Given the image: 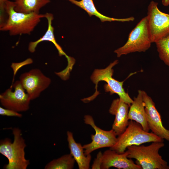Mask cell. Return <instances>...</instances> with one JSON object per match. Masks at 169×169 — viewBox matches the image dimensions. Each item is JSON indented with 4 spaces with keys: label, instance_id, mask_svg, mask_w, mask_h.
Wrapping results in <instances>:
<instances>
[{
    "label": "cell",
    "instance_id": "cell-1",
    "mask_svg": "<svg viewBox=\"0 0 169 169\" xmlns=\"http://www.w3.org/2000/svg\"><path fill=\"white\" fill-rule=\"evenodd\" d=\"M5 18L0 23V30L8 31L11 36L30 34L41 19L46 16L45 14L25 13L16 11L13 1L9 0L5 2Z\"/></svg>",
    "mask_w": 169,
    "mask_h": 169
},
{
    "label": "cell",
    "instance_id": "cell-2",
    "mask_svg": "<svg viewBox=\"0 0 169 169\" xmlns=\"http://www.w3.org/2000/svg\"><path fill=\"white\" fill-rule=\"evenodd\" d=\"M163 142H153L147 146L133 145L127 148L128 158L136 160L142 169H169L167 162L159 154Z\"/></svg>",
    "mask_w": 169,
    "mask_h": 169
},
{
    "label": "cell",
    "instance_id": "cell-3",
    "mask_svg": "<svg viewBox=\"0 0 169 169\" xmlns=\"http://www.w3.org/2000/svg\"><path fill=\"white\" fill-rule=\"evenodd\" d=\"M14 141L7 138L0 141V153L8 159V163L5 165L6 169H26L30 164L25 157L24 149L26 146L22 136L21 130L14 128L13 130Z\"/></svg>",
    "mask_w": 169,
    "mask_h": 169
},
{
    "label": "cell",
    "instance_id": "cell-4",
    "mask_svg": "<svg viewBox=\"0 0 169 169\" xmlns=\"http://www.w3.org/2000/svg\"><path fill=\"white\" fill-rule=\"evenodd\" d=\"M118 63L117 60L111 63L106 68L102 69H95L91 75L90 78L95 84V91L91 96L82 100L84 102H90L94 99L100 94L97 90V85L99 82L103 81L106 82L104 85V89L106 92H109L110 95L116 94L119 98L130 106L133 102L128 94L123 87L124 81H119L112 77L114 70L113 67Z\"/></svg>",
    "mask_w": 169,
    "mask_h": 169
},
{
    "label": "cell",
    "instance_id": "cell-5",
    "mask_svg": "<svg viewBox=\"0 0 169 169\" xmlns=\"http://www.w3.org/2000/svg\"><path fill=\"white\" fill-rule=\"evenodd\" d=\"M163 140L152 132L145 131L139 123L130 120L125 130L118 136L116 143L110 149L118 153H122L131 146H139L153 142H163Z\"/></svg>",
    "mask_w": 169,
    "mask_h": 169
},
{
    "label": "cell",
    "instance_id": "cell-6",
    "mask_svg": "<svg viewBox=\"0 0 169 169\" xmlns=\"http://www.w3.org/2000/svg\"><path fill=\"white\" fill-rule=\"evenodd\" d=\"M151 43L146 16L131 31L125 44L114 52L118 57L136 52H145L150 47Z\"/></svg>",
    "mask_w": 169,
    "mask_h": 169
},
{
    "label": "cell",
    "instance_id": "cell-7",
    "mask_svg": "<svg viewBox=\"0 0 169 169\" xmlns=\"http://www.w3.org/2000/svg\"><path fill=\"white\" fill-rule=\"evenodd\" d=\"M158 4L152 1L148 6L146 16L152 43L169 34V14L159 10Z\"/></svg>",
    "mask_w": 169,
    "mask_h": 169
},
{
    "label": "cell",
    "instance_id": "cell-8",
    "mask_svg": "<svg viewBox=\"0 0 169 169\" xmlns=\"http://www.w3.org/2000/svg\"><path fill=\"white\" fill-rule=\"evenodd\" d=\"M31 100L19 80L0 95L1 104L4 108L18 112L28 110Z\"/></svg>",
    "mask_w": 169,
    "mask_h": 169
},
{
    "label": "cell",
    "instance_id": "cell-9",
    "mask_svg": "<svg viewBox=\"0 0 169 169\" xmlns=\"http://www.w3.org/2000/svg\"><path fill=\"white\" fill-rule=\"evenodd\" d=\"M84 120L85 124L90 125L95 131V134L91 135L92 141L83 146L86 156L98 149L110 148L115 144L117 136L113 130L106 131L98 127L95 124L92 117L90 115H85Z\"/></svg>",
    "mask_w": 169,
    "mask_h": 169
},
{
    "label": "cell",
    "instance_id": "cell-10",
    "mask_svg": "<svg viewBox=\"0 0 169 169\" xmlns=\"http://www.w3.org/2000/svg\"><path fill=\"white\" fill-rule=\"evenodd\" d=\"M19 79L31 100L38 97L40 93L49 86L51 82V79L37 69H32L22 74Z\"/></svg>",
    "mask_w": 169,
    "mask_h": 169
},
{
    "label": "cell",
    "instance_id": "cell-11",
    "mask_svg": "<svg viewBox=\"0 0 169 169\" xmlns=\"http://www.w3.org/2000/svg\"><path fill=\"white\" fill-rule=\"evenodd\" d=\"M147 124L150 130L157 136L169 142V130L163 125L160 114L151 98L141 90Z\"/></svg>",
    "mask_w": 169,
    "mask_h": 169
},
{
    "label": "cell",
    "instance_id": "cell-12",
    "mask_svg": "<svg viewBox=\"0 0 169 169\" xmlns=\"http://www.w3.org/2000/svg\"><path fill=\"white\" fill-rule=\"evenodd\" d=\"M128 154L127 151L118 153L110 149L106 150L102 153L100 169H108L114 167L119 169H141L140 166L128 157Z\"/></svg>",
    "mask_w": 169,
    "mask_h": 169
},
{
    "label": "cell",
    "instance_id": "cell-13",
    "mask_svg": "<svg viewBox=\"0 0 169 169\" xmlns=\"http://www.w3.org/2000/svg\"><path fill=\"white\" fill-rule=\"evenodd\" d=\"M45 17L48 20V27L47 31L44 35L37 40L30 42L28 44V50L32 53H34L38 45L40 42L44 41H50L54 45L57 49L60 56H64L67 59L68 65L63 72L66 74H70L74 64L75 60L72 57L68 56L63 50L61 47L57 42L54 34V28L52 26V21L54 19L53 15L50 13H46Z\"/></svg>",
    "mask_w": 169,
    "mask_h": 169
},
{
    "label": "cell",
    "instance_id": "cell-14",
    "mask_svg": "<svg viewBox=\"0 0 169 169\" xmlns=\"http://www.w3.org/2000/svg\"><path fill=\"white\" fill-rule=\"evenodd\" d=\"M130 107L120 98L114 100L111 103L109 111L110 114L115 116L112 129L117 136L123 133L128 125Z\"/></svg>",
    "mask_w": 169,
    "mask_h": 169
},
{
    "label": "cell",
    "instance_id": "cell-15",
    "mask_svg": "<svg viewBox=\"0 0 169 169\" xmlns=\"http://www.w3.org/2000/svg\"><path fill=\"white\" fill-rule=\"evenodd\" d=\"M128 119L129 120H133L140 124L146 131L149 132L150 130L141 90L138 91L137 96L134 98L133 102L130 106Z\"/></svg>",
    "mask_w": 169,
    "mask_h": 169
},
{
    "label": "cell",
    "instance_id": "cell-16",
    "mask_svg": "<svg viewBox=\"0 0 169 169\" xmlns=\"http://www.w3.org/2000/svg\"><path fill=\"white\" fill-rule=\"evenodd\" d=\"M67 140L70 154L77 162L79 169L90 168L91 156L90 154L86 156L83 146L80 143L76 142L74 138L72 132L67 131Z\"/></svg>",
    "mask_w": 169,
    "mask_h": 169
},
{
    "label": "cell",
    "instance_id": "cell-17",
    "mask_svg": "<svg viewBox=\"0 0 169 169\" xmlns=\"http://www.w3.org/2000/svg\"><path fill=\"white\" fill-rule=\"evenodd\" d=\"M85 10L91 17L95 15L99 18L102 22L105 21H119L121 22L133 21L135 18L131 17L125 18H116L106 16L100 13L97 10L93 3V0H68Z\"/></svg>",
    "mask_w": 169,
    "mask_h": 169
},
{
    "label": "cell",
    "instance_id": "cell-18",
    "mask_svg": "<svg viewBox=\"0 0 169 169\" xmlns=\"http://www.w3.org/2000/svg\"><path fill=\"white\" fill-rule=\"evenodd\" d=\"M14 9L17 12L30 13H39L40 9L47 4L50 0H12Z\"/></svg>",
    "mask_w": 169,
    "mask_h": 169
},
{
    "label": "cell",
    "instance_id": "cell-19",
    "mask_svg": "<svg viewBox=\"0 0 169 169\" xmlns=\"http://www.w3.org/2000/svg\"><path fill=\"white\" fill-rule=\"evenodd\" d=\"M75 161L70 153L51 161L45 166L44 169H72L74 167Z\"/></svg>",
    "mask_w": 169,
    "mask_h": 169
},
{
    "label": "cell",
    "instance_id": "cell-20",
    "mask_svg": "<svg viewBox=\"0 0 169 169\" xmlns=\"http://www.w3.org/2000/svg\"><path fill=\"white\" fill-rule=\"evenodd\" d=\"M155 43L160 58L169 66V34Z\"/></svg>",
    "mask_w": 169,
    "mask_h": 169
},
{
    "label": "cell",
    "instance_id": "cell-21",
    "mask_svg": "<svg viewBox=\"0 0 169 169\" xmlns=\"http://www.w3.org/2000/svg\"><path fill=\"white\" fill-rule=\"evenodd\" d=\"M0 115L3 116L21 117L22 114L14 110L0 107Z\"/></svg>",
    "mask_w": 169,
    "mask_h": 169
},
{
    "label": "cell",
    "instance_id": "cell-22",
    "mask_svg": "<svg viewBox=\"0 0 169 169\" xmlns=\"http://www.w3.org/2000/svg\"><path fill=\"white\" fill-rule=\"evenodd\" d=\"M102 153L100 151L97 155L92 166V169H100Z\"/></svg>",
    "mask_w": 169,
    "mask_h": 169
},
{
    "label": "cell",
    "instance_id": "cell-23",
    "mask_svg": "<svg viewBox=\"0 0 169 169\" xmlns=\"http://www.w3.org/2000/svg\"><path fill=\"white\" fill-rule=\"evenodd\" d=\"M7 0H0V22L4 20L5 15V2Z\"/></svg>",
    "mask_w": 169,
    "mask_h": 169
},
{
    "label": "cell",
    "instance_id": "cell-24",
    "mask_svg": "<svg viewBox=\"0 0 169 169\" xmlns=\"http://www.w3.org/2000/svg\"><path fill=\"white\" fill-rule=\"evenodd\" d=\"M162 3L165 6H168L169 5V0H162Z\"/></svg>",
    "mask_w": 169,
    "mask_h": 169
}]
</instances>
